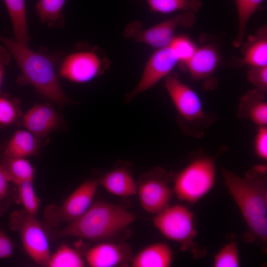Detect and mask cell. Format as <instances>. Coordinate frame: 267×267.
Returning <instances> with one entry per match:
<instances>
[{
  "label": "cell",
  "instance_id": "26",
  "mask_svg": "<svg viewBox=\"0 0 267 267\" xmlns=\"http://www.w3.org/2000/svg\"><path fill=\"white\" fill-rule=\"evenodd\" d=\"M84 259L76 250L62 245L50 257L47 267H83Z\"/></svg>",
  "mask_w": 267,
  "mask_h": 267
},
{
  "label": "cell",
  "instance_id": "5",
  "mask_svg": "<svg viewBox=\"0 0 267 267\" xmlns=\"http://www.w3.org/2000/svg\"><path fill=\"white\" fill-rule=\"evenodd\" d=\"M215 178L214 160L209 157L198 158L175 176L173 192L179 200L194 204L210 191Z\"/></svg>",
  "mask_w": 267,
  "mask_h": 267
},
{
  "label": "cell",
  "instance_id": "15",
  "mask_svg": "<svg viewBox=\"0 0 267 267\" xmlns=\"http://www.w3.org/2000/svg\"><path fill=\"white\" fill-rule=\"evenodd\" d=\"M220 62V56L217 48L211 44H205L197 47L184 66L194 79L201 80L211 75Z\"/></svg>",
  "mask_w": 267,
  "mask_h": 267
},
{
  "label": "cell",
  "instance_id": "12",
  "mask_svg": "<svg viewBox=\"0 0 267 267\" xmlns=\"http://www.w3.org/2000/svg\"><path fill=\"white\" fill-rule=\"evenodd\" d=\"M165 87L181 117L188 122L200 120L205 116L201 100L196 92L175 75L165 79Z\"/></svg>",
  "mask_w": 267,
  "mask_h": 267
},
{
  "label": "cell",
  "instance_id": "31",
  "mask_svg": "<svg viewBox=\"0 0 267 267\" xmlns=\"http://www.w3.org/2000/svg\"><path fill=\"white\" fill-rule=\"evenodd\" d=\"M247 78L250 82L263 92L267 89V66L250 67L247 72Z\"/></svg>",
  "mask_w": 267,
  "mask_h": 267
},
{
  "label": "cell",
  "instance_id": "23",
  "mask_svg": "<svg viewBox=\"0 0 267 267\" xmlns=\"http://www.w3.org/2000/svg\"><path fill=\"white\" fill-rule=\"evenodd\" d=\"M152 12L168 14L178 10L197 13L202 6L201 0H145Z\"/></svg>",
  "mask_w": 267,
  "mask_h": 267
},
{
  "label": "cell",
  "instance_id": "4",
  "mask_svg": "<svg viewBox=\"0 0 267 267\" xmlns=\"http://www.w3.org/2000/svg\"><path fill=\"white\" fill-rule=\"evenodd\" d=\"M59 76L75 83H85L102 75L110 66L103 51L97 46L78 44L67 54L57 52Z\"/></svg>",
  "mask_w": 267,
  "mask_h": 267
},
{
  "label": "cell",
  "instance_id": "3",
  "mask_svg": "<svg viewBox=\"0 0 267 267\" xmlns=\"http://www.w3.org/2000/svg\"><path fill=\"white\" fill-rule=\"evenodd\" d=\"M136 217L122 206L98 201L80 217L56 230L55 238L79 237L92 241L109 239L128 227Z\"/></svg>",
  "mask_w": 267,
  "mask_h": 267
},
{
  "label": "cell",
  "instance_id": "17",
  "mask_svg": "<svg viewBox=\"0 0 267 267\" xmlns=\"http://www.w3.org/2000/svg\"><path fill=\"white\" fill-rule=\"evenodd\" d=\"M173 260V253L169 246L165 243L149 245L132 257L133 267H168Z\"/></svg>",
  "mask_w": 267,
  "mask_h": 267
},
{
  "label": "cell",
  "instance_id": "7",
  "mask_svg": "<svg viewBox=\"0 0 267 267\" xmlns=\"http://www.w3.org/2000/svg\"><path fill=\"white\" fill-rule=\"evenodd\" d=\"M196 20L195 13L183 11L149 28L143 29L139 21L130 22L124 31L126 38L142 43L156 49L168 46L176 36L178 27H192Z\"/></svg>",
  "mask_w": 267,
  "mask_h": 267
},
{
  "label": "cell",
  "instance_id": "24",
  "mask_svg": "<svg viewBox=\"0 0 267 267\" xmlns=\"http://www.w3.org/2000/svg\"><path fill=\"white\" fill-rule=\"evenodd\" d=\"M3 164L10 182L18 185L25 181H33L35 169L26 158H6Z\"/></svg>",
  "mask_w": 267,
  "mask_h": 267
},
{
  "label": "cell",
  "instance_id": "1",
  "mask_svg": "<svg viewBox=\"0 0 267 267\" xmlns=\"http://www.w3.org/2000/svg\"><path fill=\"white\" fill-rule=\"evenodd\" d=\"M225 184L238 207L249 229L248 238L265 244L267 239L266 168L258 166L244 177L222 170Z\"/></svg>",
  "mask_w": 267,
  "mask_h": 267
},
{
  "label": "cell",
  "instance_id": "10",
  "mask_svg": "<svg viewBox=\"0 0 267 267\" xmlns=\"http://www.w3.org/2000/svg\"><path fill=\"white\" fill-rule=\"evenodd\" d=\"M167 177L165 172L156 169L141 179L137 192L141 205L146 212L156 214L169 205L173 191Z\"/></svg>",
  "mask_w": 267,
  "mask_h": 267
},
{
  "label": "cell",
  "instance_id": "18",
  "mask_svg": "<svg viewBox=\"0 0 267 267\" xmlns=\"http://www.w3.org/2000/svg\"><path fill=\"white\" fill-rule=\"evenodd\" d=\"M267 30L264 26L256 34L250 36L244 44L242 62L250 67L267 66Z\"/></svg>",
  "mask_w": 267,
  "mask_h": 267
},
{
  "label": "cell",
  "instance_id": "22",
  "mask_svg": "<svg viewBox=\"0 0 267 267\" xmlns=\"http://www.w3.org/2000/svg\"><path fill=\"white\" fill-rule=\"evenodd\" d=\"M66 0H38L36 11L41 22L50 28H61L64 25L63 8Z\"/></svg>",
  "mask_w": 267,
  "mask_h": 267
},
{
  "label": "cell",
  "instance_id": "30",
  "mask_svg": "<svg viewBox=\"0 0 267 267\" xmlns=\"http://www.w3.org/2000/svg\"><path fill=\"white\" fill-rule=\"evenodd\" d=\"M15 101L8 95L0 93V126L13 124L18 117V109Z\"/></svg>",
  "mask_w": 267,
  "mask_h": 267
},
{
  "label": "cell",
  "instance_id": "29",
  "mask_svg": "<svg viewBox=\"0 0 267 267\" xmlns=\"http://www.w3.org/2000/svg\"><path fill=\"white\" fill-rule=\"evenodd\" d=\"M215 267H237L239 266L238 245L235 241L225 245L215 255Z\"/></svg>",
  "mask_w": 267,
  "mask_h": 267
},
{
  "label": "cell",
  "instance_id": "33",
  "mask_svg": "<svg viewBox=\"0 0 267 267\" xmlns=\"http://www.w3.org/2000/svg\"><path fill=\"white\" fill-rule=\"evenodd\" d=\"M13 243L10 238L0 230V259H6L12 255Z\"/></svg>",
  "mask_w": 267,
  "mask_h": 267
},
{
  "label": "cell",
  "instance_id": "13",
  "mask_svg": "<svg viewBox=\"0 0 267 267\" xmlns=\"http://www.w3.org/2000/svg\"><path fill=\"white\" fill-rule=\"evenodd\" d=\"M85 259L91 267H127L131 264L132 251L126 244L102 242L90 248Z\"/></svg>",
  "mask_w": 267,
  "mask_h": 267
},
{
  "label": "cell",
  "instance_id": "14",
  "mask_svg": "<svg viewBox=\"0 0 267 267\" xmlns=\"http://www.w3.org/2000/svg\"><path fill=\"white\" fill-rule=\"evenodd\" d=\"M22 122L25 129L34 135L44 137L59 127L60 118L49 103H37L24 114Z\"/></svg>",
  "mask_w": 267,
  "mask_h": 267
},
{
  "label": "cell",
  "instance_id": "2",
  "mask_svg": "<svg viewBox=\"0 0 267 267\" xmlns=\"http://www.w3.org/2000/svg\"><path fill=\"white\" fill-rule=\"evenodd\" d=\"M0 42L14 57L20 69L21 75L17 78L19 85L33 86L43 96L58 105L70 102L57 79L56 53L50 54L43 46L38 51H34L13 38L0 34Z\"/></svg>",
  "mask_w": 267,
  "mask_h": 267
},
{
  "label": "cell",
  "instance_id": "25",
  "mask_svg": "<svg viewBox=\"0 0 267 267\" xmlns=\"http://www.w3.org/2000/svg\"><path fill=\"white\" fill-rule=\"evenodd\" d=\"M264 0H235L238 18V27L237 35L233 42L234 47H239L242 44L248 21Z\"/></svg>",
  "mask_w": 267,
  "mask_h": 267
},
{
  "label": "cell",
  "instance_id": "28",
  "mask_svg": "<svg viewBox=\"0 0 267 267\" xmlns=\"http://www.w3.org/2000/svg\"><path fill=\"white\" fill-rule=\"evenodd\" d=\"M33 182V181H27L17 185L19 199L24 211L30 215L36 216L40 207V200Z\"/></svg>",
  "mask_w": 267,
  "mask_h": 267
},
{
  "label": "cell",
  "instance_id": "35",
  "mask_svg": "<svg viewBox=\"0 0 267 267\" xmlns=\"http://www.w3.org/2000/svg\"><path fill=\"white\" fill-rule=\"evenodd\" d=\"M10 179L3 163H0V200L6 194Z\"/></svg>",
  "mask_w": 267,
  "mask_h": 267
},
{
  "label": "cell",
  "instance_id": "9",
  "mask_svg": "<svg viewBox=\"0 0 267 267\" xmlns=\"http://www.w3.org/2000/svg\"><path fill=\"white\" fill-rule=\"evenodd\" d=\"M98 181L89 180L82 183L58 207L50 206L45 213L49 223L57 224L71 222L82 215L91 206L98 185Z\"/></svg>",
  "mask_w": 267,
  "mask_h": 267
},
{
  "label": "cell",
  "instance_id": "20",
  "mask_svg": "<svg viewBox=\"0 0 267 267\" xmlns=\"http://www.w3.org/2000/svg\"><path fill=\"white\" fill-rule=\"evenodd\" d=\"M264 92L255 89L249 91L241 98V113L260 127L267 123V104Z\"/></svg>",
  "mask_w": 267,
  "mask_h": 267
},
{
  "label": "cell",
  "instance_id": "27",
  "mask_svg": "<svg viewBox=\"0 0 267 267\" xmlns=\"http://www.w3.org/2000/svg\"><path fill=\"white\" fill-rule=\"evenodd\" d=\"M169 45L178 63L183 66L192 57L197 48L195 43L185 35L176 36Z\"/></svg>",
  "mask_w": 267,
  "mask_h": 267
},
{
  "label": "cell",
  "instance_id": "6",
  "mask_svg": "<svg viewBox=\"0 0 267 267\" xmlns=\"http://www.w3.org/2000/svg\"><path fill=\"white\" fill-rule=\"evenodd\" d=\"M153 221L154 225L166 238L180 244L182 249L188 250L197 255L194 217L188 208L179 204L168 205L156 214Z\"/></svg>",
  "mask_w": 267,
  "mask_h": 267
},
{
  "label": "cell",
  "instance_id": "21",
  "mask_svg": "<svg viewBox=\"0 0 267 267\" xmlns=\"http://www.w3.org/2000/svg\"><path fill=\"white\" fill-rule=\"evenodd\" d=\"M11 21L14 37L18 43L29 46L26 0H3Z\"/></svg>",
  "mask_w": 267,
  "mask_h": 267
},
{
  "label": "cell",
  "instance_id": "11",
  "mask_svg": "<svg viewBox=\"0 0 267 267\" xmlns=\"http://www.w3.org/2000/svg\"><path fill=\"white\" fill-rule=\"evenodd\" d=\"M178 63V60L169 45L157 49L147 61L138 84L126 94V101H131L166 77Z\"/></svg>",
  "mask_w": 267,
  "mask_h": 267
},
{
  "label": "cell",
  "instance_id": "16",
  "mask_svg": "<svg viewBox=\"0 0 267 267\" xmlns=\"http://www.w3.org/2000/svg\"><path fill=\"white\" fill-rule=\"evenodd\" d=\"M98 184L109 193L126 197L137 193V185L130 170L118 167L104 175L98 181Z\"/></svg>",
  "mask_w": 267,
  "mask_h": 267
},
{
  "label": "cell",
  "instance_id": "32",
  "mask_svg": "<svg viewBox=\"0 0 267 267\" xmlns=\"http://www.w3.org/2000/svg\"><path fill=\"white\" fill-rule=\"evenodd\" d=\"M256 152L264 160L267 159V129L266 126L260 127L256 134L255 142Z\"/></svg>",
  "mask_w": 267,
  "mask_h": 267
},
{
  "label": "cell",
  "instance_id": "19",
  "mask_svg": "<svg viewBox=\"0 0 267 267\" xmlns=\"http://www.w3.org/2000/svg\"><path fill=\"white\" fill-rule=\"evenodd\" d=\"M39 148L38 137L27 130H18L8 142L3 154L5 158H26L36 154Z\"/></svg>",
  "mask_w": 267,
  "mask_h": 267
},
{
  "label": "cell",
  "instance_id": "34",
  "mask_svg": "<svg viewBox=\"0 0 267 267\" xmlns=\"http://www.w3.org/2000/svg\"><path fill=\"white\" fill-rule=\"evenodd\" d=\"M10 52L4 45H0V93L1 92L5 68L10 62Z\"/></svg>",
  "mask_w": 267,
  "mask_h": 267
},
{
  "label": "cell",
  "instance_id": "8",
  "mask_svg": "<svg viewBox=\"0 0 267 267\" xmlns=\"http://www.w3.org/2000/svg\"><path fill=\"white\" fill-rule=\"evenodd\" d=\"M25 213L13 214L11 225L19 231L29 257L37 264L47 267L51 254L46 234L36 216Z\"/></svg>",
  "mask_w": 267,
  "mask_h": 267
}]
</instances>
